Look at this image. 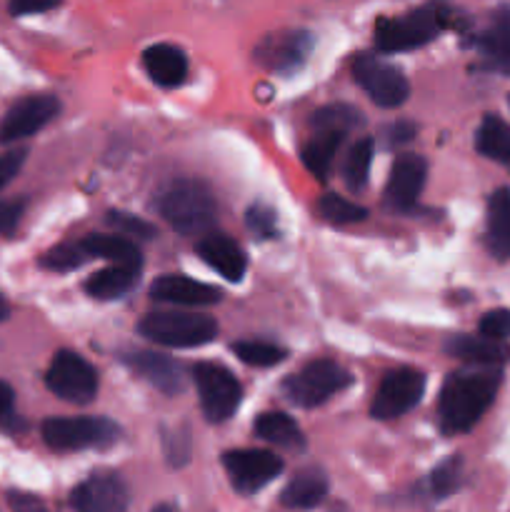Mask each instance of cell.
Listing matches in <instances>:
<instances>
[{"mask_svg": "<svg viewBox=\"0 0 510 512\" xmlns=\"http://www.w3.org/2000/svg\"><path fill=\"white\" fill-rule=\"evenodd\" d=\"M503 375L493 365H470L448 375L440 390V428L448 435L468 433L493 405Z\"/></svg>", "mask_w": 510, "mask_h": 512, "instance_id": "obj_1", "label": "cell"}, {"mask_svg": "<svg viewBox=\"0 0 510 512\" xmlns=\"http://www.w3.org/2000/svg\"><path fill=\"white\" fill-rule=\"evenodd\" d=\"M158 213L180 235L208 233L218 215L213 193L205 183L190 178L173 180L158 193Z\"/></svg>", "mask_w": 510, "mask_h": 512, "instance_id": "obj_2", "label": "cell"}, {"mask_svg": "<svg viewBox=\"0 0 510 512\" xmlns=\"http://www.w3.org/2000/svg\"><path fill=\"white\" fill-rule=\"evenodd\" d=\"M450 8L443 3H428L410 10L403 18L383 20L375 30V48L380 53H405L428 45L448 28Z\"/></svg>", "mask_w": 510, "mask_h": 512, "instance_id": "obj_3", "label": "cell"}, {"mask_svg": "<svg viewBox=\"0 0 510 512\" xmlns=\"http://www.w3.org/2000/svg\"><path fill=\"white\" fill-rule=\"evenodd\" d=\"M138 333L160 348H198L218 335V323L203 313L153 310L138 323Z\"/></svg>", "mask_w": 510, "mask_h": 512, "instance_id": "obj_4", "label": "cell"}, {"mask_svg": "<svg viewBox=\"0 0 510 512\" xmlns=\"http://www.w3.org/2000/svg\"><path fill=\"white\" fill-rule=\"evenodd\" d=\"M118 438L120 428L108 418H50L43 423L45 445L58 453L108 448L118 443Z\"/></svg>", "mask_w": 510, "mask_h": 512, "instance_id": "obj_5", "label": "cell"}, {"mask_svg": "<svg viewBox=\"0 0 510 512\" xmlns=\"http://www.w3.org/2000/svg\"><path fill=\"white\" fill-rule=\"evenodd\" d=\"M350 373L333 360H315L283 383V398L298 408H315L350 385Z\"/></svg>", "mask_w": 510, "mask_h": 512, "instance_id": "obj_6", "label": "cell"}, {"mask_svg": "<svg viewBox=\"0 0 510 512\" xmlns=\"http://www.w3.org/2000/svg\"><path fill=\"white\" fill-rule=\"evenodd\" d=\"M195 388L200 395V408L210 423H225L238 410L243 388L228 368L215 363H198L193 370Z\"/></svg>", "mask_w": 510, "mask_h": 512, "instance_id": "obj_7", "label": "cell"}, {"mask_svg": "<svg viewBox=\"0 0 510 512\" xmlns=\"http://www.w3.org/2000/svg\"><path fill=\"white\" fill-rule=\"evenodd\" d=\"M50 393L60 400L73 405L93 403L98 395V373L85 358H80L73 350H60L45 373Z\"/></svg>", "mask_w": 510, "mask_h": 512, "instance_id": "obj_8", "label": "cell"}, {"mask_svg": "<svg viewBox=\"0 0 510 512\" xmlns=\"http://www.w3.org/2000/svg\"><path fill=\"white\" fill-rule=\"evenodd\" d=\"M353 78L380 108H400L410 98V83L403 70L378 55H360L353 63Z\"/></svg>", "mask_w": 510, "mask_h": 512, "instance_id": "obj_9", "label": "cell"}, {"mask_svg": "<svg viewBox=\"0 0 510 512\" xmlns=\"http://www.w3.org/2000/svg\"><path fill=\"white\" fill-rule=\"evenodd\" d=\"M223 468L228 473L230 485L238 493L253 495L273 483L283 473V458L273 450H228L223 455Z\"/></svg>", "mask_w": 510, "mask_h": 512, "instance_id": "obj_10", "label": "cell"}, {"mask_svg": "<svg viewBox=\"0 0 510 512\" xmlns=\"http://www.w3.org/2000/svg\"><path fill=\"white\" fill-rule=\"evenodd\" d=\"M425 393V375L413 368L390 370L375 393L370 415L375 420H395L413 410Z\"/></svg>", "mask_w": 510, "mask_h": 512, "instance_id": "obj_11", "label": "cell"}, {"mask_svg": "<svg viewBox=\"0 0 510 512\" xmlns=\"http://www.w3.org/2000/svg\"><path fill=\"white\" fill-rule=\"evenodd\" d=\"M58 110V98L48 93L28 95V98L18 100L0 120V143H18V140L30 138L40 128H45L58 115Z\"/></svg>", "mask_w": 510, "mask_h": 512, "instance_id": "obj_12", "label": "cell"}, {"mask_svg": "<svg viewBox=\"0 0 510 512\" xmlns=\"http://www.w3.org/2000/svg\"><path fill=\"white\" fill-rule=\"evenodd\" d=\"M310 50H313V38L305 30H288L260 40L253 50V58L273 73L288 75L308 60Z\"/></svg>", "mask_w": 510, "mask_h": 512, "instance_id": "obj_13", "label": "cell"}, {"mask_svg": "<svg viewBox=\"0 0 510 512\" xmlns=\"http://www.w3.org/2000/svg\"><path fill=\"white\" fill-rule=\"evenodd\" d=\"M128 500V488L115 473H93L70 493V505L80 512H120Z\"/></svg>", "mask_w": 510, "mask_h": 512, "instance_id": "obj_14", "label": "cell"}, {"mask_svg": "<svg viewBox=\"0 0 510 512\" xmlns=\"http://www.w3.org/2000/svg\"><path fill=\"white\" fill-rule=\"evenodd\" d=\"M428 178V163L415 153L400 155L390 168L388 188H385V200L393 210H410L418 205L420 193Z\"/></svg>", "mask_w": 510, "mask_h": 512, "instance_id": "obj_15", "label": "cell"}, {"mask_svg": "<svg viewBox=\"0 0 510 512\" xmlns=\"http://www.w3.org/2000/svg\"><path fill=\"white\" fill-rule=\"evenodd\" d=\"M123 360L130 365L135 375L150 383L153 388H158L165 395H178L183 393L185 378L180 365L173 358L163 353H155V350H128L123 353Z\"/></svg>", "mask_w": 510, "mask_h": 512, "instance_id": "obj_16", "label": "cell"}, {"mask_svg": "<svg viewBox=\"0 0 510 512\" xmlns=\"http://www.w3.org/2000/svg\"><path fill=\"white\" fill-rule=\"evenodd\" d=\"M150 298L158 303L180 305V308H203V305L218 303L220 290L200 280L183 278V275H163L150 285Z\"/></svg>", "mask_w": 510, "mask_h": 512, "instance_id": "obj_17", "label": "cell"}, {"mask_svg": "<svg viewBox=\"0 0 510 512\" xmlns=\"http://www.w3.org/2000/svg\"><path fill=\"white\" fill-rule=\"evenodd\" d=\"M198 255L203 263H208L210 268L218 270L225 280L230 283H240L245 275V253L240 250V245L235 240H230L228 235L220 233H205L203 238L198 240Z\"/></svg>", "mask_w": 510, "mask_h": 512, "instance_id": "obj_18", "label": "cell"}, {"mask_svg": "<svg viewBox=\"0 0 510 512\" xmlns=\"http://www.w3.org/2000/svg\"><path fill=\"white\" fill-rule=\"evenodd\" d=\"M445 353L470 365L503 368L505 363H510V345L505 340L485 338V335H478V338L475 335H453L445 343Z\"/></svg>", "mask_w": 510, "mask_h": 512, "instance_id": "obj_19", "label": "cell"}, {"mask_svg": "<svg viewBox=\"0 0 510 512\" xmlns=\"http://www.w3.org/2000/svg\"><path fill=\"white\" fill-rule=\"evenodd\" d=\"M143 65L150 80L158 83L160 88H178L188 75V58L178 45L170 43L150 45L143 53Z\"/></svg>", "mask_w": 510, "mask_h": 512, "instance_id": "obj_20", "label": "cell"}, {"mask_svg": "<svg viewBox=\"0 0 510 512\" xmlns=\"http://www.w3.org/2000/svg\"><path fill=\"white\" fill-rule=\"evenodd\" d=\"M140 280V260L130 263H113L110 268L98 270L90 275L85 290L95 300H120L138 285Z\"/></svg>", "mask_w": 510, "mask_h": 512, "instance_id": "obj_21", "label": "cell"}, {"mask_svg": "<svg viewBox=\"0 0 510 512\" xmlns=\"http://www.w3.org/2000/svg\"><path fill=\"white\" fill-rule=\"evenodd\" d=\"M480 53V68L498 75H510V20L503 18L473 40Z\"/></svg>", "mask_w": 510, "mask_h": 512, "instance_id": "obj_22", "label": "cell"}, {"mask_svg": "<svg viewBox=\"0 0 510 512\" xmlns=\"http://www.w3.org/2000/svg\"><path fill=\"white\" fill-rule=\"evenodd\" d=\"M485 240L495 258L510 260V188H498L490 195Z\"/></svg>", "mask_w": 510, "mask_h": 512, "instance_id": "obj_23", "label": "cell"}, {"mask_svg": "<svg viewBox=\"0 0 510 512\" xmlns=\"http://www.w3.org/2000/svg\"><path fill=\"white\" fill-rule=\"evenodd\" d=\"M328 495V478L320 470H300L280 493V505L290 510H308L320 505Z\"/></svg>", "mask_w": 510, "mask_h": 512, "instance_id": "obj_24", "label": "cell"}, {"mask_svg": "<svg viewBox=\"0 0 510 512\" xmlns=\"http://www.w3.org/2000/svg\"><path fill=\"white\" fill-rule=\"evenodd\" d=\"M345 130L338 128H313V138L303 148V163L318 180H325L333 165L335 153L345 140Z\"/></svg>", "mask_w": 510, "mask_h": 512, "instance_id": "obj_25", "label": "cell"}, {"mask_svg": "<svg viewBox=\"0 0 510 512\" xmlns=\"http://www.w3.org/2000/svg\"><path fill=\"white\" fill-rule=\"evenodd\" d=\"M475 148L483 158L510 165V125L498 115H485L475 133Z\"/></svg>", "mask_w": 510, "mask_h": 512, "instance_id": "obj_26", "label": "cell"}, {"mask_svg": "<svg viewBox=\"0 0 510 512\" xmlns=\"http://www.w3.org/2000/svg\"><path fill=\"white\" fill-rule=\"evenodd\" d=\"M253 430L258 438H263L265 443L270 445H278V448H288V450L305 448V438L303 433H300L298 423L285 413H263L258 420H255Z\"/></svg>", "mask_w": 510, "mask_h": 512, "instance_id": "obj_27", "label": "cell"}, {"mask_svg": "<svg viewBox=\"0 0 510 512\" xmlns=\"http://www.w3.org/2000/svg\"><path fill=\"white\" fill-rule=\"evenodd\" d=\"M83 245L90 258H103L110 260V263L140 260V253L133 240L123 238V235H90V238L83 240Z\"/></svg>", "mask_w": 510, "mask_h": 512, "instance_id": "obj_28", "label": "cell"}, {"mask_svg": "<svg viewBox=\"0 0 510 512\" xmlns=\"http://www.w3.org/2000/svg\"><path fill=\"white\" fill-rule=\"evenodd\" d=\"M370 163H373V140L370 138L355 140V145L350 148L348 158H345V165H343L345 185H348L353 193L363 190L365 183H368Z\"/></svg>", "mask_w": 510, "mask_h": 512, "instance_id": "obj_29", "label": "cell"}, {"mask_svg": "<svg viewBox=\"0 0 510 512\" xmlns=\"http://www.w3.org/2000/svg\"><path fill=\"white\" fill-rule=\"evenodd\" d=\"M233 353L245 365H253V368H273V365L283 363L288 358V350L285 348H278L273 343H260V340H240V343H233Z\"/></svg>", "mask_w": 510, "mask_h": 512, "instance_id": "obj_30", "label": "cell"}, {"mask_svg": "<svg viewBox=\"0 0 510 512\" xmlns=\"http://www.w3.org/2000/svg\"><path fill=\"white\" fill-rule=\"evenodd\" d=\"M460 480H463V460L448 458L430 473L425 490H428L430 498L443 500L460 488Z\"/></svg>", "mask_w": 510, "mask_h": 512, "instance_id": "obj_31", "label": "cell"}, {"mask_svg": "<svg viewBox=\"0 0 510 512\" xmlns=\"http://www.w3.org/2000/svg\"><path fill=\"white\" fill-rule=\"evenodd\" d=\"M318 210L328 223L333 225H353L360 220L368 218V210L360 208V205L350 203V200L340 198V195L328 193L318 200Z\"/></svg>", "mask_w": 510, "mask_h": 512, "instance_id": "obj_32", "label": "cell"}, {"mask_svg": "<svg viewBox=\"0 0 510 512\" xmlns=\"http://www.w3.org/2000/svg\"><path fill=\"white\" fill-rule=\"evenodd\" d=\"M88 260V250H85L83 240H80V243H63L50 248L48 253L43 255V260H40V265L48 270H55V273H65V270L80 268V265H85Z\"/></svg>", "mask_w": 510, "mask_h": 512, "instance_id": "obj_33", "label": "cell"}, {"mask_svg": "<svg viewBox=\"0 0 510 512\" xmlns=\"http://www.w3.org/2000/svg\"><path fill=\"white\" fill-rule=\"evenodd\" d=\"M245 225H248L250 235L255 240H273L278 238V215L270 205L255 203L250 205L248 213H245Z\"/></svg>", "mask_w": 510, "mask_h": 512, "instance_id": "obj_34", "label": "cell"}, {"mask_svg": "<svg viewBox=\"0 0 510 512\" xmlns=\"http://www.w3.org/2000/svg\"><path fill=\"white\" fill-rule=\"evenodd\" d=\"M105 223H108L110 228L118 230V233L130 235V238H138V240L155 238V228H153V225L145 223V220H140V218H135V215H130V213L110 210V213L105 215Z\"/></svg>", "mask_w": 510, "mask_h": 512, "instance_id": "obj_35", "label": "cell"}, {"mask_svg": "<svg viewBox=\"0 0 510 512\" xmlns=\"http://www.w3.org/2000/svg\"><path fill=\"white\" fill-rule=\"evenodd\" d=\"M480 335L485 338H495V340H508L510 338V310L498 308V310H490L480 318L478 323Z\"/></svg>", "mask_w": 510, "mask_h": 512, "instance_id": "obj_36", "label": "cell"}, {"mask_svg": "<svg viewBox=\"0 0 510 512\" xmlns=\"http://www.w3.org/2000/svg\"><path fill=\"white\" fill-rule=\"evenodd\" d=\"M25 158H28V150H23V148L8 150V153L0 155V190H3L5 185H8L10 180L20 173Z\"/></svg>", "mask_w": 510, "mask_h": 512, "instance_id": "obj_37", "label": "cell"}, {"mask_svg": "<svg viewBox=\"0 0 510 512\" xmlns=\"http://www.w3.org/2000/svg\"><path fill=\"white\" fill-rule=\"evenodd\" d=\"M165 453H168L170 465H183L190 455L188 433H168L165 435Z\"/></svg>", "mask_w": 510, "mask_h": 512, "instance_id": "obj_38", "label": "cell"}, {"mask_svg": "<svg viewBox=\"0 0 510 512\" xmlns=\"http://www.w3.org/2000/svg\"><path fill=\"white\" fill-rule=\"evenodd\" d=\"M60 0H8V8L13 15H35L45 10L58 8Z\"/></svg>", "mask_w": 510, "mask_h": 512, "instance_id": "obj_39", "label": "cell"}, {"mask_svg": "<svg viewBox=\"0 0 510 512\" xmlns=\"http://www.w3.org/2000/svg\"><path fill=\"white\" fill-rule=\"evenodd\" d=\"M20 215H23V203L20 200H5V203H0V235H8L10 230H15Z\"/></svg>", "mask_w": 510, "mask_h": 512, "instance_id": "obj_40", "label": "cell"}, {"mask_svg": "<svg viewBox=\"0 0 510 512\" xmlns=\"http://www.w3.org/2000/svg\"><path fill=\"white\" fill-rule=\"evenodd\" d=\"M13 405H15L13 388L0 380V423H5L8 418H13Z\"/></svg>", "mask_w": 510, "mask_h": 512, "instance_id": "obj_41", "label": "cell"}, {"mask_svg": "<svg viewBox=\"0 0 510 512\" xmlns=\"http://www.w3.org/2000/svg\"><path fill=\"white\" fill-rule=\"evenodd\" d=\"M413 133H415L413 125H393V128H390V138L393 140H408L413 138Z\"/></svg>", "mask_w": 510, "mask_h": 512, "instance_id": "obj_42", "label": "cell"}, {"mask_svg": "<svg viewBox=\"0 0 510 512\" xmlns=\"http://www.w3.org/2000/svg\"><path fill=\"white\" fill-rule=\"evenodd\" d=\"M10 315V305H8V300L3 298V295H0V323H3L5 318H8Z\"/></svg>", "mask_w": 510, "mask_h": 512, "instance_id": "obj_43", "label": "cell"}, {"mask_svg": "<svg viewBox=\"0 0 510 512\" xmlns=\"http://www.w3.org/2000/svg\"><path fill=\"white\" fill-rule=\"evenodd\" d=\"M508 103H510V100H508Z\"/></svg>", "mask_w": 510, "mask_h": 512, "instance_id": "obj_44", "label": "cell"}]
</instances>
